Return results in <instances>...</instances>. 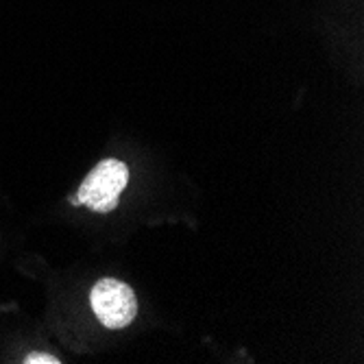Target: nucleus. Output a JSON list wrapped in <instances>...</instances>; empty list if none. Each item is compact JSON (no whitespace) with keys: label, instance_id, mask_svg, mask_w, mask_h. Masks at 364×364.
Returning <instances> with one entry per match:
<instances>
[{"label":"nucleus","instance_id":"nucleus-1","mask_svg":"<svg viewBox=\"0 0 364 364\" xmlns=\"http://www.w3.org/2000/svg\"><path fill=\"white\" fill-rule=\"evenodd\" d=\"M129 183L127 164L118 159H103L98 166L83 179L77 192L79 205H87L92 212L107 214L116 210L120 192Z\"/></svg>","mask_w":364,"mask_h":364},{"label":"nucleus","instance_id":"nucleus-2","mask_svg":"<svg viewBox=\"0 0 364 364\" xmlns=\"http://www.w3.org/2000/svg\"><path fill=\"white\" fill-rule=\"evenodd\" d=\"M90 304L98 321L107 329H122L138 314V301L131 286L112 277L94 284L90 292Z\"/></svg>","mask_w":364,"mask_h":364},{"label":"nucleus","instance_id":"nucleus-3","mask_svg":"<svg viewBox=\"0 0 364 364\" xmlns=\"http://www.w3.org/2000/svg\"><path fill=\"white\" fill-rule=\"evenodd\" d=\"M24 362L26 364H59V360L48 353H31Z\"/></svg>","mask_w":364,"mask_h":364}]
</instances>
